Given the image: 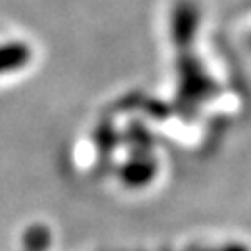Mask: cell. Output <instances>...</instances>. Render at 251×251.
<instances>
[{
  "label": "cell",
  "instance_id": "cell-1",
  "mask_svg": "<svg viewBox=\"0 0 251 251\" xmlns=\"http://www.w3.org/2000/svg\"><path fill=\"white\" fill-rule=\"evenodd\" d=\"M28 61H30V48L24 42L0 44V75L24 68Z\"/></svg>",
  "mask_w": 251,
  "mask_h": 251
}]
</instances>
